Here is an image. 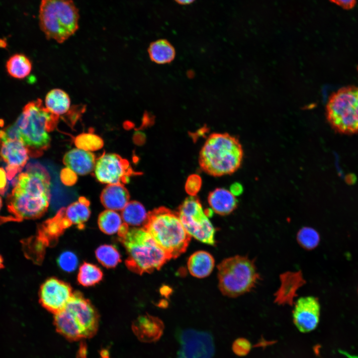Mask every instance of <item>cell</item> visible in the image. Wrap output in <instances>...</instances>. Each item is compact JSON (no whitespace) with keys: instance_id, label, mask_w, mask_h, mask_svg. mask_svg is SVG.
Returning <instances> with one entry per match:
<instances>
[{"instance_id":"484cf974","label":"cell","mask_w":358,"mask_h":358,"mask_svg":"<svg viewBox=\"0 0 358 358\" xmlns=\"http://www.w3.org/2000/svg\"><path fill=\"white\" fill-rule=\"evenodd\" d=\"M148 213L142 203L133 200L129 201L121 210V216L128 225L138 226L145 224Z\"/></svg>"},{"instance_id":"8992f818","label":"cell","mask_w":358,"mask_h":358,"mask_svg":"<svg viewBox=\"0 0 358 358\" xmlns=\"http://www.w3.org/2000/svg\"><path fill=\"white\" fill-rule=\"evenodd\" d=\"M79 11L72 0H42L39 26L48 39L62 43L79 28Z\"/></svg>"},{"instance_id":"d4e9b609","label":"cell","mask_w":358,"mask_h":358,"mask_svg":"<svg viewBox=\"0 0 358 358\" xmlns=\"http://www.w3.org/2000/svg\"><path fill=\"white\" fill-rule=\"evenodd\" d=\"M148 51L151 60L159 64L171 63L176 55L173 46L165 39H159L152 42Z\"/></svg>"},{"instance_id":"52a82bcc","label":"cell","mask_w":358,"mask_h":358,"mask_svg":"<svg viewBox=\"0 0 358 358\" xmlns=\"http://www.w3.org/2000/svg\"><path fill=\"white\" fill-rule=\"evenodd\" d=\"M217 268L219 289L229 297H237L250 292L260 279L254 260L247 256L226 258Z\"/></svg>"},{"instance_id":"74e56055","label":"cell","mask_w":358,"mask_h":358,"mask_svg":"<svg viewBox=\"0 0 358 358\" xmlns=\"http://www.w3.org/2000/svg\"><path fill=\"white\" fill-rule=\"evenodd\" d=\"M7 176L6 171L0 167V194H4L7 188Z\"/></svg>"},{"instance_id":"3957f363","label":"cell","mask_w":358,"mask_h":358,"mask_svg":"<svg viewBox=\"0 0 358 358\" xmlns=\"http://www.w3.org/2000/svg\"><path fill=\"white\" fill-rule=\"evenodd\" d=\"M244 156L238 138L227 133H213L201 149L198 161L204 172L219 177L236 172L242 165Z\"/></svg>"},{"instance_id":"4fadbf2b","label":"cell","mask_w":358,"mask_h":358,"mask_svg":"<svg viewBox=\"0 0 358 358\" xmlns=\"http://www.w3.org/2000/svg\"><path fill=\"white\" fill-rule=\"evenodd\" d=\"M320 310L317 298L313 296L300 297L295 302L292 312L295 326L302 333L314 330L319 322Z\"/></svg>"},{"instance_id":"7402d4cb","label":"cell","mask_w":358,"mask_h":358,"mask_svg":"<svg viewBox=\"0 0 358 358\" xmlns=\"http://www.w3.org/2000/svg\"><path fill=\"white\" fill-rule=\"evenodd\" d=\"M64 213L72 225H76L79 229H83L85 223L90 215V201L85 197H80L78 201L64 208Z\"/></svg>"},{"instance_id":"e0dca14e","label":"cell","mask_w":358,"mask_h":358,"mask_svg":"<svg viewBox=\"0 0 358 358\" xmlns=\"http://www.w3.org/2000/svg\"><path fill=\"white\" fill-rule=\"evenodd\" d=\"M96 159L91 152L79 148L67 152L63 158L66 168L78 175H86L94 170Z\"/></svg>"},{"instance_id":"8fae6325","label":"cell","mask_w":358,"mask_h":358,"mask_svg":"<svg viewBox=\"0 0 358 358\" xmlns=\"http://www.w3.org/2000/svg\"><path fill=\"white\" fill-rule=\"evenodd\" d=\"M73 293L68 283L56 278H49L40 286V302L46 309L55 314L65 308Z\"/></svg>"},{"instance_id":"ac0fdd59","label":"cell","mask_w":358,"mask_h":358,"mask_svg":"<svg viewBox=\"0 0 358 358\" xmlns=\"http://www.w3.org/2000/svg\"><path fill=\"white\" fill-rule=\"evenodd\" d=\"M54 324L57 331L69 340L76 341L87 338L83 328L65 308L55 314Z\"/></svg>"},{"instance_id":"e575fe53","label":"cell","mask_w":358,"mask_h":358,"mask_svg":"<svg viewBox=\"0 0 358 358\" xmlns=\"http://www.w3.org/2000/svg\"><path fill=\"white\" fill-rule=\"evenodd\" d=\"M232 350L235 354L238 356H245L251 350V344L250 342L245 338H238L232 344Z\"/></svg>"},{"instance_id":"7c38bea8","label":"cell","mask_w":358,"mask_h":358,"mask_svg":"<svg viewBox=\"0 0 358 358\" xmlns=\"http://www.w3.org/2000/svg\"><path fill=\"white\" fill-rule=\"evenodd\" d=\"M85 332L87 338L94 335L98 326V315L91 302L78 291L74 292L66 306Z\"/></svg>"},{"instance_id":"1f68e13d","label":"cell","mask_w":358,"mask_h":358,"mask_svg":"<svg viewBox=\"0 0 358 358\" xmlns=\"http://www.w3.org/2000/svg\"><path fill=\"white\" fill-rule=\"evenodd\" d=\"M296 240L302 248L307 250H312L318 246L320 237L318 232L314 229L304 227L297 232Z\"/></svg>"},{"instance_id":"30bf717a","label":"cell","mask_w":358,"mask_h":358,"mask_svg":"<svg viewBox=\"0 0 358 358\" xmlns=\"http://www.w3.org/2000/svg\"><path fill=\"white\" fill-rule=\"evenodd\" d=\"M94 174L101 183L124 184L136 175L129 162L115 153H103L95 162Z\"/></svg>"},{"instance_id":"d6986e66","label":"cell","mask_w":358,"mask_h":358,"mask_svg":"<svg viewBox=\"0 0 358 358\" xmlns=\"http://www.w3.org/2000/svg\"><path fill=\"white\" fill-rule=\"evenodd\" d=\"M130 195L127 188L121 184H108L102 191L100 199L107 209L122 210L129 202Z\"/></svg>"},{"instance_id":"6da1fadb","label":"cell","mask_w":358,"mask_h":358,"mask_svg":"<svg viewBox=\"0 0 358 358\" xmlns=\"http://www.w3.org/2000/svg\"><path fill=\"white\" fill-rule=\"evenodd\" d=\"M50 177L38 163H29L13 181V188L7 199L11 220L37 219L47 211L50 200Z\"/></svg>"},{"instance_id":"7bdbcfd3","label":"cell","mask_w":358,"mask_h":358,"mask_svg":"<svg viewBox=\"0 0 358 358\" xmlns=\"http://www.w3.org/2000/svg\"></svg>"},{"instance_id":"b9f144b4","label":"cell","mask_w":358,"mask_h":358,"mask_svg":"<svg viewBox=\"0 0 358 358\" xmlns=\"http://www.w3.org/2000/svg\"><path fill=\"white\" fill-rule=\"evenodd\" d=\"M1 206H2V200H1V197H0V209L1 207Z\"/></svg>"},{"instance_id":"f35d334b","label":"cell","mask_w":358,"mask_h":358,"mask_svg":"<svg viewBox=\"0 0 358 358\" xmlns=\"http://www.w3.org/2000/svg\"><path fill=\"white\" fill-rule=\"evenodd\" d=\"M331 2L338 5L346 9L353 8L356 3V0H330Z\"/></svg>"},{"instance_id":"5b68a950","label":"cell","mask_w":358,"mask_h":358,"mask_svg":"<svg viewBox=\"0 0 358 358\" xmlns=\"http://www.w3.org/2000/svg\"><path fill=\"white\" fill-rule=\"evenodd\" d=\"M143 228L171 259L184 253L190 240L178 214L164 206L148 212Z\"/></svg>"},{"instance_id":"8d00e7d4","label":"cell","mask_w":358,"mask_h":358,"mask_svg":"<svg viewBox=\"0 0 358 358\" xmlns=\"http://www.w3.org/2000/svg\"><path fill=\"white\" fill-rule=\"evenodd\" d=\"M60 178L64 184L69 186L73 185L77 179V174L67 168L61 171Z\"/></svg>"},{"instance_id":"836d02e7","label":"cell","mask_w":358,"mask_h":358,"mask_svg":"<svg viewBox=\"0 0 358 358\" xmlns=\"http://www.w3.org/2000/svg\"><path fill=\"white\" fill-rule=\"evenodd\" d=\"M57 263L62 270L67 272H72L77 267L78 259L73 252L65 251L59 256L57 259Z\"/></svg>"},{"instance_id":"f546056e","label":"cell","mask_w":358,"mask_h":358,"mask_svg":"<svg viewBox=\"0 0 358 358\" xmlns=\"http://www.w3.org/2000/svg\"><path fill=\"white\" fill-rule=\"evenodd\" d=\"M95 256L98 262L107 268H114L121 262L119 252L111 245L104 244L98 247L95 251Z\"/></svg>"},{"instance_id":"277c9868","label":"cell","mask_w":358,"mask_h":358,"mask_svg":"<svg viewBox=\"0 0 358 358\" xmlns=\"http://www.w3.org/2000/svg\"><path fill=\"white\" fill-rule=\"evenodd\" d=\"M59 118L43 106L41 99L24 106L14 123L18 128L19 140L27 148L29 156L39 157L49 147V132L56 127Z\"/></svg>"},{"instance_id":"d6a6232c","label":"cell","mask_w":358,"mask_h":358,"mask_svg":"<svg viewBox=\"0 0 358 358\" xmlns=\"http://www.w3.org/2000/svg\"><path fill=\"white\" fill-rule=\"evenodd\" d=\"M23 247L27 257L36 263H39L44 258L45 248L47 246L36 236L26 240L23 243Z\"/></svg>"},{"instance_id":"ab89813d","label":"cell","mask_w":358,"mask_h":358,"mask_svg":"<svg viewBox=\"0 0 358 358\" xmlns=\"http://www.w3.org/2000/svg\"><path fill=\"white\" fill-rule=\"evenodd\" d=\"M180 4H188L193 2L195 0H175Z\"/></svg>"},{"instance_id":"ffe728a7","label":"cell","mask_w":358,"mask_h":358,"mask_svg":"<svg viewBox=\"0 0 358 358\" xmlns=\"http://www.w3.org/2000/svg\"><path fill=\"white\" fill-rule=\"evenodd\" d=\"M208 202L211 210L220 215H227L237 207L238 201L235 195L224 188H217L210 192Z\"/></svg>"},{"instance_id":"2e32d148","label":"cell","mask_w":358,"mask_h":358,"mask_svg":"<svg viewBox=\"0 0 358 358\" xmlns=\"http://www.w3.org/2000/svg\"><path fill=\"white\" fill-rule=\"evenodd\" d=\"M72 225L65 217L64 208H61L54 217L45 221L40 225L37 236L48 246L55 245L64 231Z\"/></svg>"},{"instance_id":"83f0119b","label":"cell","mask_w":358,"mask_h":358,"mask_svg":"<svg viewBox=\"0 0 358 358\" xmlns=\"http://www.w3.org/2000/svg\"><path fill=\"white\" fill-rule=\"evenodd\" d=\"M122 217L116 211L106 209L100 213L97 223L100 230L107 235L118 233L121 226Z\"/></svg>"},{"instance_id":"ba28073f","label":"cell","mask_w":358,"mask_h":358,"mask_svg":"<svg viewBox=\"0 0 358 358\" xmlns=\"http://www.w3.org/2000/svg\"><path fill=\"white\" fill-rule=\"evenodd\" d=\"M326 117L339 133H358V87H343L333 92L327 103Z\"/></svg>"},{"instance_id":"4dcf8cb0","label":"cell","mask_w":358,"mask_h":358,"mask_svg":"<svg viewBox=\"0 0 358 358\" xmlns=\"http://www.w3.org/2000/svg\"><path fill=\"white\" fill-rule=\"evenodd\" d=\"M74 143L78 148L89 152L98 150L104 145L103 139L92 132L79 134L75 138Z\"/></svg>"},{"instance_id":"9a60e30c","label":"cell","mask_w":358,"mask_h":358,"mask_svg":"<svg viewBox=\"0 0 358 358\" xmlns=\"http://www.w3.org/2000/svg\"><path fill=\"white\" fill-rule=\"evenodd\" d=\"M132 329L141 342L153 343L162 336L164 325L160 318L147 314L139 316L133 322Z\"/></svg>"},{"instance_id":"f1b7e54d","label":"cell","mask_w":358,"mask_h":358,"mask_svg":"<svg viewBox=\"0 0 358 358\" xmlns=\"http://www.w3.org/2000/svg\"><path fill=\"white\" fill-rule=\"evenodd\" d=\"M103 272L97 266L85 262L80 267L77 276L79 283L84 286H91L99 282Z\"/></svg>"},{"instance_id":"60d3db41","label":"cell","mask_w":358,"mask_h":358,"mask_svg":"<svg viewBox=\"0 0 358 358\" xmlns=\"http://www.w3.org/2000/svg\"><path fill=\"white\" fill-rule=\"evenodd\" d=\"M3 266V259L1 257V256L0 255V269L2 268Z\"/></svg>"},{"instance_id":"9c48e42d","label":"cell","mask_w":358,"mask_h":358,"mask_svg":"<svg viewBox=\"0 0 358 358\" xmlns=\"http://www.w3.org/2000/svg\"><path fill=\"white\" fill-rule=\"evenodd\" d=\"M178 214L190 236L202 243L215 245V230L197 197H187L179 207Z\"/></svg>"},{"instance_id":"d590c367","label":"cell","mask_w":358,"mask_h":358,"mask_svg":"<svg viewBox=\"0 0 358 358\" xmlns=\"http://www.w3.org/2000/svg\"><path fill=\"white\" fill-rule=\"evenodd\" d=\"M201 179L196 175L189 176L187 179L185 184L186 192L191 196L194 195L199 191L201 186Z\"/></svg>"},{"instance_id":"603a6c76","label":"cell","mask_w":358,"mask_h":358,"mask_svg":"<svg viewBox=\"0 0 358 358\" xmlns=\"http://www.w3.org/2000/svg\"><path fill=\"white\" fill-rule=\"evenodd\" d=\"M45 108L51 113L60 116L66 113L70 108V98L67 92L60 89H54L46 94Z\"/></svg>"},{"instance_id":"cb8c5ba5","label":"cell","mask_w":358,"mask_h":358,"mask_svg":"<svg viewBox=\"0 0 358 358\" xmlns=\"http://www.w3.org/2000/svg\"><path fill=\"white\" fill-rule=\"evenodd\" d=\"M302 275L298 272L283 274L281 277V287L277 293L276 300L278 303H290L295 295L296 289L303 283Z\"/></svg>"},{"instance_id":"5bb4252c","label":"cell","mask_w":358,"mask_h":358,"mask_svg":"<svg viewBox=\"0 0 358 358\" xmlns=\"http://www.w3.org/2000/svg\"><path fill=\"white\" fill-rule=\"evenodd\" d=\"M0 141V156L7 165L6 172L8 179L11 180L26 166L29 152L20 140L5 139Z\"/></svg>"},{"instance_id":"44dd1931","label":"cell","mask_w":358,"mask_h":358,"mask_svg":"<svg viewBox=\"0 0 358 358\" xmlns=\"http://www.w3.org/2000/svg\"><path fill=\"white\" fill-rule=\"evenodd\" d=\"M214 264V259L210 254L204 251H198L189 258L187 268L193 276L204 278L211 273Z\"/></svg>"},{"instance_id":"4316f807","label":"cell","mask_w":358,"mask_h":358,"mask_svg":"<svg viewBox=\"0 0 358 358\" xmlns=\"http://www.w3.org/2000/svg\"><path fill=\"white\" fill-rule=\"evenodd\" d=\"M6 69L8 74L13 78L22 79L30 73L32 63L29 59L22 54H15L7 61Z\"/></svg>"},{"instance_id":"7a4b0ae2","label":"cell","mask_w":358,"mask_h":358,"mask_svg":"<svg viewBox=\"0 0 358 358\" xmlns=\"http://www.w3.org/2000/svg\"><path fill=\"white\" fill-rule=\"evenodd\" d=\"M118 235L128 254L126 266L135 273L142 274L158 270L171 259L143 228H130L123 223Z\"/></svg>"}]
</instances>
